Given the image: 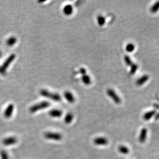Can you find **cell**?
I'll return each mask as SVG.
<instances>
[{
  "instance_id": "obj_27",
  "label": "cell",
  "mask_w": 159,
  "mask_h": 159,
  "mask_svg": "<svg viewBox=\"0 0 159 159\" xmlns=\"http://www.w3.org/2000/svg\"><path fill=\"white\" fill-rule=\"evenodd\" d=\"M154 106H155V107L156 108L159 109V105H154Z\"/></svg>"
},
{
  "instance_id": "obj_16",
  "label": "cell",
  "mask_w": 159,
  "mask_h": 159,
  "mask_svg": "<svg viewBox=\"0 0 159 159\" xmlns=\"http://www.w3.org/2000/svg\"><path fill=\"white\" fill-rule=\"evenodd\" d=\"M82 81L86 85H90L91 83V79L87 75H84L82 77Z\"/></svg>"
},
{
  "instance_id": "obj_25",
  "label": "cell",
  "mask_w": 159,
  "mask_h": 159,
  "mask_svg": "<svg viewBox=\"0 0 159 159\" xmlns=\"http://www.w3.org/2000/svg\"><path fill=\"white\" fill-rule=\"evenodd\" d=\"M79 71H80V73L82 75H85L86 73V70L84 68H83V67L81 68V69H80V70H79Z\"/></svg>"
},
{
  "instance_id": "obj_29",
  "label": "cell",
  "mask_w": 159,
  "mask_h": 159,
  "mask_svg": "<svg viewBox=\"0 0 159 159\" xmlns=\"http://www.w3.org/2000/svg\"><path fill=\"white\" fill-rule=\"evenodd\" d=\"M0 74H1V67H0Z\"/></svg>"
},
{
  "instance_id": "obj_23",
  "label": "cell",
  "mask_w": 159,
  "mask_h": 159,
  "mask_svg": "<svg viewBox=\"0 0 159 159\" xmlns=\"http://www.w3.org/2000/svg\"><path fill=\"white\" fill-rule=\"evenodd\" d=\"M137 69H138V65H136V64H133L131 66L130 74H131V75H133V74H135Z\"/></svg>"
},
{
  "instance_id": "obj_3",
  "label": "cell",
  "mask_w": 159,
  "mask_h": 159,
  "mask_svg": "<svg viewBox=\"0 0 159 159\" xmlns=\"http://www.w3.org/2000/svg\"><path fill=\"white\" fill-rule=\"evenodd\" d=\"M15 58H16L15 54H12V55L9 56V57L6 59V60L5 61L2 65L1 66V74L2 75H4L6 74V71L7 70V68L9 67V65L12 63V62L15 60Z\"/></svg>"
},
{
  "instance_id": "obj_22",
  "label": "cell",
  "mask_w": 159,
  "mask_h": 159,
  "mask_svg": "<svg viewBox=\"0 0 159 159\" xmlns=\"http://www.w3.org/2000/svg\"><path fill=\"white\" fill-rule=\"evenodd\" d=\"M124 60H125V63L128 66H131L133 65V62L132 61L131 59L129 56H125L124 57Z\"/></svg>"
},
{
  "instance_id": "obj_9",
  "label": "cell",
  "mask_w": 159,
  "mask_h": 159,
  "mask_svg": "<svg viewBox=\"0 0 159 159\" xmlns=\"http://www.w3.org/2000/svg\"><path fill=\"white\" fill-rule=\"evenodd\" d=\"M147 136V130L145 128L142 129L139 136V141L141 143H144Z\"/></svg>"
},
{
  "instance_id": "obj_2",
  "label": "cell",
  "mask_w": 159,
  "mask_h": 159,
  "mask_svg": "<svg viewBox=\"0 0 159 159\" xmlns=\"http://www.w3.org/2000/svg\"><path fill=\"white\" fill-rule=\"evenodd\" d=\"M50 106V104L49 102L43 101V102L39 103L38 104H35L34 105L32 106L30 108V111L31 113H35L38 111L47 108Z\"/></svg>"
},
{
  "instance_id": "obj_18",
  "label": "cell",
  "mask_w": 159,
  "mask_h": 159,
  "mask_svg": "<svg viewBox=\"0 0 159 159\" xmlns=\"http://www.w3.org/2000/svg\"><path fill=\"white\" fill-rule=\"evenodd\" d=\"M119 151L124 155H127L129 153V149L128 148L125 146H120L118 148Z\"/></svg>"
},
{
  "instance_id": "obj_26",
  "label": "cell",
  "mask_w": 159,
  "mask_h": 159,
  "mask_svg": "<svg viewBox=\"0 0 159 159\" xmlns=\"http://www.w3.org/2000/svg\"><path fill=\"white\" fill-rule=\"evenodd\" d=\"M155 119L157 120L159 119V113L157 114V115H156V117H155Z\"/></svg>"
},
{
  "instance_id": "obj_5",
  "label": "cell",
  "mask_w": 159,
  "mask_h": 159,
  "mask_svg": "<svg viewBox=\"0 0 159 159\" xmlns=\"http://www.w3.org/2000/svg\"><path fill=\"white\" fill-rule=\"evenodd\" d=\"M106 93L109 97L112 98L115 103L116 104H119L121 103L122 100L120 97L118 96L117 94L116 93L115 91L112 89H108L107 90Z\"/></svg>"
},
{
  "instance_id": "obj_14",
  "label": "cell",
  "mask_w": 159,
  "mask_h": 159,
  "mask_svg": "<svg viewBox=\"0 0 159 159\" xmlns=\"http://www.w3.org/2000/svg\"><path fill=\"white\" fill-rule=\"evenodd\" d=\"M156 114V111L151 110L144 114L143 118L145 120H149Z\"/></svg>"
},
{
  "instance_id": "obj_15",
  "label": "cell",
  "mask_w": 159,
  "mask_h": 159,
  "mask_svg": "<svg viewBox=\"0 0 159 159\" xmlns=\"http://www.w3.org/2000/svg\"><path fill=\"white\" fill-rule=\"evenodd\" d=\"M73 118H74V115L72 113H67V114L65 115V122L67 124H69L70 123L72 122Z\"/></svg>"
},
{
  "instance_id": "obj_17",
  "label": "cell",
  "mask_w": 159,
  "mask_h": 159,
  "mask_svg": "<svg viewBox=\"0 0 159 159\" xmlns=\"http://www.w3.org/2000/svg\"><path fill=\"white\" fill-rule=\"evenodd\" d=\"M17 42V38L15 37H10L7 39L6 41L7 45L9 46H12L14 45Z\"/></svg>"
},
{
  "instance_id": "obj_7",
  "label": "cell",
  "mask_w": 159,
  "mask_h": 159,
  "mask_svg": "<svg viewBox=\"0 0 159 159\" xmlns=\"http://www.w3.org/2000/svg\"><path fill=\"white\" fill-rule=\"evenodd\" d=\"M94 143L96 145H106L108 143V140L106 138L98 137L94 139Z\"/></svg>"
},
{
  "instance_id": "obj_28",
  "label": "cell",
  "mask_w": 159,
  "mask_h": 159,
  "mask_svg": "<svg viewBox=\"0 0 159 159\" xmlns=\"http://www.w3.org/2000/svg\"><path fill=\"white\" fill-rule=\"evenodd\" d=\"M2 52H1V51H0V58L2 57Z\"/></svg>"
},
{
  "instance_id": "obj_11",
  "label": "cell",
  "mask_w": 159,
  "mask_h": 159,
  "mask_svg": "<svg viewBox=\"0 0 159 159\" xmlns=\"http://www.w3.org/2000/svg\"><path fill=\"white\" fill-rule=\"evenodd\" d=\"M64 97L68 102L70 103H74L75 102V98L72 93L66 91L64 93Z\"/></svg>"
},
{
  "instance_id": "obj_20",
  "label": "cell",
  "mask_w": 159,
  "mask_h": 159,
  "mask_svg": "<svg viewBox=\"0 0 159 159\" xmlns=\"http://www.w3.org/2000/svg\"><path fill=\"white\" fill-rule=\"evenodd\" d=\"M159 10V1L155 3L153 5L152 7H151L150 11L152 13H156Z\"/></svg>"
},
{
  "instance_id": "obj_1",
  "label": "cell",
  "mask_w": 159,
  "mask_h": 159,
  "mask_svg": "<svg viewBox=\"0 0 159 159\" xmlns=\"http://www.w3.org/2000/svg\"><path fill=\"white\" fill-rule=\"evenodd\" d=\"M40 94L42 96L46 97L56 102H60L62 99L61 96L58 93L50 92L48 90L45 89L41 90L40 91Z\"/></svg>"
},
{
  "instance_id": "obj_10",
  "label": "cell",
  "mask_w": 159,
  "mask_h": 159,
  "mask_svg": "<svg viewBox=\"0 0 159 159\" xmlns=\"http://www.w3.org/2000/svg\"><path fill=\"white\" fill-rule=\"evenodd\" d=\"M49 114L52 118H60L62 115V112L58 109H53L49 111Z\"/></svg>"
},
{
  "instance_id": "obj_4",
  "label": "cell",
  "mask_w": 159,
  "mask_h": 159,
  "mask_svg": "<svg viewBox=\"0 0 159 159\" xmlns=\"http://www.w3.org/2000/svg\"><path fill=\"white\" fill-rule=\"evenodd\" d=\"M44 136L45 138L49 140H53L55 141H60L62 138V136L61 134L51 132H48L44 133Z\"/></svg>"
},
{
  "instance_id": "obj_12",
  "label": "cell",
  "mask_w": 159,
  "mask_h": 159,
  "mask_svg": "<svg viewBox=\"0 0 159 159\" xmlns=\"http://www.w3.org/2000/svg\"><path fill=\"white\" fill-rule=\"evenodd\" d=\"M73 7L71 5H66L63 9V12L65 15L70 16L73 12Z\"/></svg>"
},
{
  "instance_id": "obj_6",
  "label": "cell",
  "mask_w": 159,
  "mask_h": 159,
  "mask_svg": "<svg viewBox=\"0 0 159 159\" xmlns=\"http://www.w3.org/2000/svg\"><path fill=\"white\" fill-rule=\"evenodd\" d=\"M17 142L16 138L14 136H10L4 138L3 140V144L5 146H10L14 145Z\"/></svg>"
},
{
  "instance_id": "obj_24",
  "label": "cell",
  "mask_w": 159,
  "mask_h": 159,
  "mask_svg": "<svg viewBox=\"0 0 159 159\" xmlns=\"http://www.w3.org/2000/svg\"><path fill=\"white\" fill-rule=\"evenodd\" d=\"M0 155H1V159H9V157L7 152L5 150H2L0 152Z\"/></svg>"
},
{
  "instance_id": "obj_13",
  "label": "cell",
  "mask_w": 159,
  "mask_h": 159,
  "mask_svg": "<svg viewBox=\"0 0 159 159\" xmlns=\"http://www.w3.org/2000/svg\"><path fill=\"white\" fill-rule=\"evenodd\" d=\"M148 79H149V76L147 75H144L137 79V81H136V85L138 86L143 85V84L145 83Z\"/></svg>"
},
{
  "instance_id": "obj_8",
  "label": "cell",
  "mask_w": 159,
  "mask_h": 159,
  "mask_svg": "<svg viewBox=\"0 0 159 159\" xmlns=\"http://www.w3.org/2000/svg\"><path fill=\"white\" fill-rule=\"evenodd\" d=\"M14 106L12 104H10L7 106L6 109L5 110L4 116L5 118H8L12 116V114L14 111Z\"/></svg>"
},
{
  "instance_id": "obj_19",
  "label": "cell",
  "mask_w": 159,
  "mask_h": 159,
  "mask_svg": "<svg viewBox=\"0 0 159 159\" xmlns=\"http://www.w3.org/2000/svg\"><path fill=\"white\" fill-rule=\"evenodd\" d=\"M97 22L98 23V25L100 26H103L106 23V19L102 16H98L97 17Z\"/></svg>"
},
{
  "instance_id": "obj_21",
  "label": "cell",
  "mask_w": 159,
  "mask_h": 159,
  "mask_svg": "<svg viewBox=\"0 0 159 159\" xmlns=\"http://www.w3.org/2000/svg\"><path fill=\"white\" fill-rule=\"evenodd\" d=\"M134 49H135V46H134V45L133 43H128V44H127L126 47V51L128 52H129V53L132 52L134 50Z\"/></svg>"
}]
</instances>
